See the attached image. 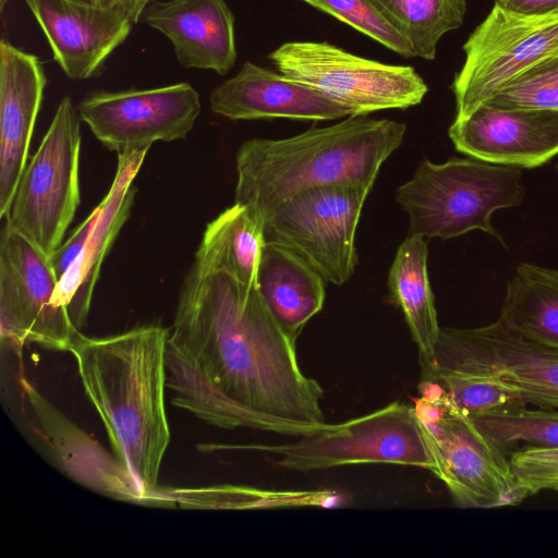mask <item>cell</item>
Wrapping results in <instances>:
<instances>
[{"label": "cell", "instance_id": "obj_1", "mask_svg": "<svg viewBox=\"0 0 558 558\" xmlns=\"http://www.w3.org/2000/svg\"><path fill=\"white\" fill-rule=\"evenodd\" d=\"M171 403L226 429L301 437L329 425L324 390L298 362L258 288L194 264L182 284L166 352Z\"/></svg>", "mask_w": 558, "mask_h": 558}, {"label": "cell", "instance_id": "obj_2", "mask_svg": "<svg viewBox=\"0 0 558 558\" xmlns=\"http://www.w3.org/2000/svg\"><path fill=\"white\" fill-rule=\"evenodd\" d=\"M168 337L169 329L148 324L106 337L81 333L69 351L113 454L155 505H165L158 477L170 441L165 403Z\"/></svg>", "mask_w": 558, "mask_h": 558}, {"label": "cell", "instance_id": "obj_3", "mask_svg": "<svg viewBox=\"0 0 558 558\" xmlns=\"http://www.w3.org/2000/svg\"><path fill=\"white\" fill-rule=\"evenodd\" d=\"M407 126L387 119L350 116L282 138H252L235 157L234 203L264 225L284 201L323 185L373 187L381 165L402 144Z\"/></svg>", "mask_w": 558, "mask_h": 558}, {"label": "cell", "instance_id": "obj_4", "mask_svg": "<svg viewBox=\"0 0 558 558\" xmlns=\"http://www.w3.org/2000/svg\"><path fill=\"white\" fill-rule=\"evenodd\" d=\"M523 194L517 167L475 158H450L444 163L425 159L397 189L396 202L409 216V235L451 239L482 230L505 244L492 216L519 206Z\"/></svg>", "mask_w": 558, "mask_h": 558}, {"label": "cell", "instance_id": "obj_5", "mask_svg": "<svg viewBox=\"0 0 558 558\" xmlns=\"http://www.w3.org/2000/svg\"><path fill=\"white\" fill-rule=\"evenodd\" d=\"M276 456L283 469L312 472L356 464H397L426 469L437 463L413 407L393 401L374 412L351 418L278 445H238Z\"/></svg>", "mask_w": 558, "mask_h": 558}, {"label": "cell", "instance_id": "obj_6", "mask_svg": "<svg viewBox=\"0 0 558 558\" xmlns=\"http://www.w3.org/2000/svg\"><path fill=\"white\" fill-rule=\"evenodd\" d=\"M414 412L437 463L436 476L460 507L495 508L524 499L505 451L436 383L420 380Z\"/></svg>", "mask_w": 558, "mask_h": 558}, {"label": "cell", "instance_id": "obj_7", "mask_svg": "<svg viewBox=\"0 0 558 558\" xmlns=\"http://www.w3.org/2000/svg\"><path fill=\"white\" fill-rule=\"evenodd\" d=\"M77 109L65 96L17 184L4 218L51 257L63 243L81 202V126Z\"/></svg>", "mask_w": 558, "mask_h": 558}, {"label": "cell", "instance_id": "obj_8", "mask_svg": "<svg viewBox=\"0 0 558 558\" xmlns=\"http://www.w3.org/2000/svg\"><path fill=\"white\" fill-rule=\"evenodd\" d=\"M277 70L345 107L351 116L418 105L428 87L413 66L391 65L325 41H289L268 54Z\"/></svg>", "mask_w": 558, "mask_h": 558}, {"label": "cell", "instance_id": "obj_9", "mask_svg": "<svg viewBox=\"0 0 558 558\" xmlns=\"http://www.w3.org/2000/svg\"><path fill=\"white\" fill-rule=\"evenodd\" d=\"M435 368L488 378L525 404L558 409V349L526 339L498 319L476 328H440Z\"/></svg>", "mask_w": 558, "mask_h": 558}, {"label": "cell", "instance_id": "obj_10", "mask_svg": "<svg viewBox=\"0 0 558 558\" xmlns=\"http://www.w3.org/2000/svg\"><path fill=\"white\" fill-rule=\"evenodd\" d=\"M371 190L335 184L301 191L265 220V241L298 254L326 283L342 286L355 270V232Z\"/></svg>", "mask_w": 558, "mask_h": 558}, {"label": "cell", "instance_id": "obj_11", "mask_svg": "<svg viewBox=\"0 0 558 558\" xmlns=\"http://www.w3.org/2000/svg\"><path fill=\"white\" fill-rule=\"evenodd\" d=\"M463 50L464 64L451 85L456 119L468 117L520 73L558 54V13L522 15L495 3Z\"/></svg>", "mask_w": 558, "mask_h": 558}, {"label": "cell", "instance_id": "obj_12", "mask_svg": "<svg viewBox=\"0 0 558 558\" xmlns=\"http://www.w3.org/2000/svg\"><path fill=\"white\" fill-rule=\"evenodd\" d=\"M58 278L50 257L4 222L0 241L1 339L14 347L35 343L70 351L82 333L53 303Z\"/></svg>", "mask_w": 558, "mask_h": 558}, {"label": "cell", "instance_id": "obj_13", "mask_svg": "<svg viewBox=\"0 0 558 558\" xmlns=\"http://www.w3.org/2000/svg\"><path fill=\"white\" fill-rule=\"evenodd\" d=\"M94 136L118 154L185 138L201 114L196 89L180 82L154 88L95 90L76 107Z\"/></svg>", "mask_w": 558, "mask_h": 558}, {"label": "cell", "instance_id": "obj_14", "mask_svg": "<svg viewBox=\"0 0 558 558\" xmlns=\"http://www.w3.org/2000/svg\"><path fill=\"white\" fill-rule=\"evenodd\" d=\"M24 2L46 36L53 60L71 80L99 76L134 24L123 2L111 7L88 0Z\"/></svg>", "mask_w": 558, "mask_h": 558}, {"label": "cell", "instance_id": "obj_15", "mask_svg": "<svg viewBox=\"0 0 558 558\" xmlns=\"http://www.w3.org/2000/svg\"><path fill=\"white\" fill-rule=\"evenodd\" d=\"M457 150L490 163L533 168L558 155V110L499 109L486 104L448 131Z\"/></svg>", "mask_w": 558, "mask_h": 558}, {"label": "cell", "instance_id": "obj_16", "mask_svg": "<svg viewBox=\"0 0 558 558\" xmlns=\"http://www.w3.org/2000/svg\"><path fill=\"white\" fill-rule=\"evenodd\" d=\"M47 85L40 59L0 43V217L10 211L27 165L35 123Z\"/></svg>", "mask_w": 558, "mask_h": 558}, {"label": "cell", "instance_id": "obj_17", "mask_svg": "<svg viewBox=\"0 0 558 558\" xmlns=\"http://www.w3.org/2000/svg\"><path fill=\"white\" fill-rule=\"evenodd\" d=\"M148 149L118 154L116 175L104 199L87 239L70 268L58 281L53 303L63 308L81 331L87 322L94 289L102 262L121 228L131 215L137 189L134 185Z\"/></svg>", "mask_w": 558, "mask_h": 558}, {"label": "cell", "instance_id": "obj_18", "mask_svg": "<svg viewBox=\"0 0 558 558\" xmlns=\"http://www.w3.org/2000/svg\"><path fill=\"white\" fill-rule=\"evenodd\" d=\"M211 111L230 120L284 118L325 121L350 117V111L320 92L250 61L215 87Z\"/></svg>", "mask_w": 558, "mask_h": 558}, {"label": "cell", "instance_id": "obj_19", "mask_svg": "<svg viewBox=\"0 0 558 558\" xmlns=\"http://www.w3.org/2000/svg\"><path fill=\"white\" fill-rule=\"evenodd\" d=\"M140 20L170 40L185 69L226 75L235 63L234 16L225 0H150Z\"/></svg>", "mask_w": 558, "mask_h": 558}, {"label": "cell", "instance_id": "obj_20", "mask_svg": "<svg viewBox=\"0 0 558 558\" xmlns=\"http://www.w3.org/2000/svg\"><path fill=\"white\" fill-rule=\"evenodd\" d=\"M21 386L37 430L60 468L85 487L110 498L148 505L138 484L113 454L57 410L26 378Z\"/></svg>", "mask_w": 558, "mask_h": 558}, {"label": "cell", "instance_id": "obj_21", "mask_svg": "<svg viewBox=\"0 0 558 558\" xmlns=\"http://www.w3.org/2000/svg\"><path fill=\"white\" fill-rule=\"evenodd\" d=\"M324 278L302 257L276 243H266L256 286L269 312L295 343L306 323L325 302Z\"/></svg>", "mask_w": 558, "mask_h": 558}, {"label": "cell", "instance_id": "obj_22", "mask_svg": "<svg viewBox=\"0 0 558 558\" xmlns=\"http://www.w3.org/2000/svg\"><path fill=\"white\" fill-rule=\"evenodd\" d=\"M265 244L262 220L247 206L234 203L207 223L193 264L252 286Z\"/></svg>", "mask_w": 558, "mask_h": 558}, {"label": "cell", "instance_id": "obj_23", "mask_svg": "<svg viewBox=\"0 0 558 558\" xmlns=\"http://www.w3.org/2000/svg\"><path fill=\"white\" fill-rule=\"evenodd\" d=\"M425 238L408 235L400 244L388 274L392 301L401 308L415 342L420 364L428 362L438 340L440 326L427 272Z\"/></svg>", "mask_w": 558, "mask_h": 558}, {"label": "cell", "instance_id": "obj_24", "mask_svg": "<svg viewBox=\"0 0 558 558\" xmlns=\"http://www.w3.org/2000/svg\"><path fill=\"white\" fill-rule=\"evenodd\" d=\"M498 320L526 339L558 349V270L519 264Z\"/></svg>", "mask_w": 558, "mask_h": 558}, {"label": "cell", "instance_id": "obj_25", "mask_svg": "<svg viewBox=\"0 0 558 558\" xmlns=\"http://www.w3.org/2000/svg\"><path fill=\"white\" fill-rule=\"evenodd\" d=\"M387 21L413 49L414 57L436 58L437 44L459 28L466 13V0H372Z\"/></svg>", "mask_w": 558, "mask_h": 558}, {"label": "cell", "instance_id": "obj_26", "mask_svg": "<svg viewBox=\"0 0 558 558\" xmlns=\"http://www.w3.org/2000/svg\"><path fill=\"white\" fill-rule=\"evenodd\" d=\"M469 417L504 451L519 442L534 447H558V411L554 409L529 410L523 407L514 411Z\"/></svg>", "mask_w": 558, "mask_h": 558}, {"label": "cell", "instance_id": "obj_27", "mask_svg": "<svg viewBox=\"0 0 558 558\" xmlns=\"http://www.w3.org/2000/svg\"><path fill=\"white\" fill-rule=\"evenodd\" d=\"M421 379L439 385L468 416L514 411L526 404L512 391L478 376L421 368Z\"/></svg>", "mask_w": 558, "mask_h": 558}, {"label": "cell", "instance_id": "obj_28", "mask_svg": "<svg viewBox=\"0 0 558 558\" xmlns=\"http://www.w3.org/2000/svg\"><path fill=\"white\" fill-rule=\"evenodd\" d=\"M485 104L499 109L558 110V54L520 73Z\"/></svg>", "mask_w": 558, "mask_h": 558}, {"label": "cell", "instance_id": "obj_29", "mask_svg": "<svg viewBox=\"0 0 558 558\" xmlns=\"http://www.w3.org/2000/svg\"><path fill=\"white\" fill-rule=\"evenodd\" d=\"M404 58L414 57L410 44L387 21L372 0H302Z\"/></svg>", "mask_w": 558, "mask_h": 558}, {"label": "cell", "instance_id": "obj_30", "mask_svg": "<svg viewBox=\"0 0 558 558\" xmlns=\"http://www.w3.org/2000/svg\"><path fill=\"white\" fill-rule=\"evenodd\" d=\"M509 463L524 498L542 490H558V447L525 446L511 453Z\"/></svg>", "mask_w": 558, "mask_h": 558}, {"label": "cell", "instance_id": "obj_31", "mask_svg": "<svg viewBox=\"0 0 558 558\" xmlns=\"http://www.w3.org/2000/svg\"><path fill=\"white\" fill-rule=\"evenodd\" d=\"M495 3L506 11L522 15L558 13V0H496Z\"/></svg>", "mask_w": 558, "mask_h": 558}, {"label": "cell", "instance_id": "obj_32", "mask_svg": "<svg viewBox=\"0 0 558 558\" xmlns=\"http://www.w3.org/2000/svg\"><path fill=\"white\" fill-rule=\"evenodd\" d=\"M150 0H122L123 4L125 5L132 21L134 23H137L140 21L141 14L145 8V5Z\"/></svg>", "mask_w": 558, "mask_h": 558}, {"label": "cell", "instance_id": "obj_33", "mask_svg": "<svg viewBox=\"0 0 558 558\" xmlns=\"http://www.w3.org/2000/svg\"><path fill=\"white\" fill-rule=\"evenodd\" d=\"M100 7H111L122 2V0H88Z\"/></svg>", "mask_w": 558, "mask_h": 558}, {"label": "cell", "instance_id": "obj_34", "mask_svg": "<svg viewBox=\"0 0 558 558\" xmlns=\"http://www.w3.org/2000/svg\"><path fill=\"white\" fill-rule=\"evenodd\" d=\"M10 0H0V11L1 13H3L4 9H5V4L9 2Z\"/></svg>", "mask_w": 558, "mask_h": 558}, {"label": "cell", "instance_id": "obj_35", "mask_svg": "<svg viewBox=\"0 0 558 558\" xmlns=\"http://www.w3.org/2000/svg\"><path fill=\"white\" fill-rule=\"evenodd\" d=\"M557 171H558V166H557Z\"/></svg>", "mask_w": 558, "mask_h": 558}]
</instances>
